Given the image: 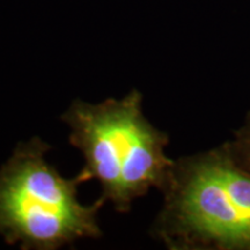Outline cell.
I'll use <instances>...</instances> for the list:
<instances>
[{
	"label": "cell",
	"mask_w": 250,
	"mask_h": 250,
	"mask_svg": "<svg viewBox=\"0 0 250 250\" xmlns=\"http://www.w3.org/2000/svg\"><path fill=\"white\" fill-rule=\"evenodd\" d=\"M142 98L133 89L122 100L99 104L76 100L61 117L71 129V145L85 158L77 176L83 183L98 180L99 198L111 202L121 213L151 188L165 190L175 166L165 153L166 133L144 116Z\"/></svg>",
	"instance_id": "6da1fadb"
},
{
	"label": "cell",
	"mask_w": 250,
	"mask_h": 250,
	"mask_svg": "<svg viewBox=\"0 0 250 250\" xmlns=\"http://www.w3.org/2000/svg\"><path fill=\"white\" fill-rule=\"evenodd\" d=\"M51 146L39 137L20 143L0 168V236L21 249L55 250L102 235L98 214L104 201L83 205L81 180L65 179L46 160Z\"/></svg>",
	"instance_id": "7a4b0ae2"
},
{
	"label": "cell",
	"mask_w": 250,
	"mask_h": 250,
	"mask_svg": "<svg viewBox=\"0 0 250 250\" xmlns=\"http://www.w3.org/2000/svg\"><path fill=\"white\" fill-rule=\"evenodd\" d=\"M156 234L174 248L250 249V218L219 179L210 154L175 164Z\"/></svg>",
	"instance_id": "3957f363"
},
{
	"label": "cell",
	"mask_w": 250,
	"mask_h": 250,
	"mask_svg": "<svg viewBox=\"0 0 250 250\" xmlns=\"http://www.w3.org/2000/svg\"><path fill=\"white\" fill-rule=\"evenodd\" d=\"M242 143H243L242 146H243V152H245V156L250 166V125L248 126V129H247L246 133L243 134Z\"/></svg>",
	"instance_id": "277c9868"
}]
</instances>
